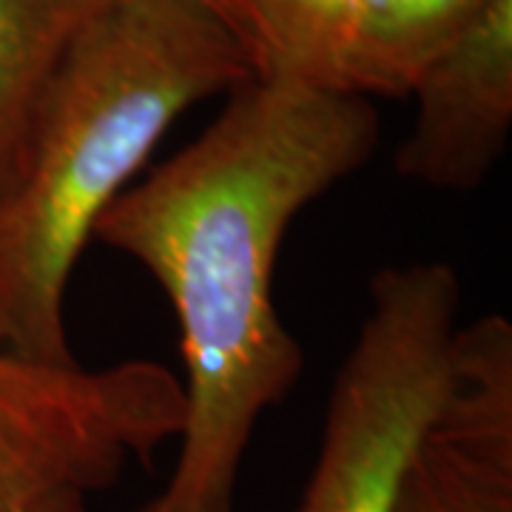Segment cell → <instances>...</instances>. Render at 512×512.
I'll return each mask as SVG.
<instances>
[{
  "mask_svg": "<svg viewBox=\"0 0 512 512\" xmlns=\"http://www.w3.org/2000/svg\"><path fill=\"white\" fill-rule=\"evenodd\" d=\"M376 143L365 97L256 77L97 220L94 237L157 279L180 325V450L140 512H237L256 424L305 367L274 305L279 245L293 217L359 171Z\"/></svg>",
  "mask_w": 512,
  "mask_h": 512,
  "instance_id": "1",
  "label": "cell"
},
{
  "mask_svg": "<svg viewBox=\"0 0 512 512\" xmlns=\"http://www.w3.org/2000/svg\"><path fill=\"white\" fill-rule=\"evenodd\" d=\"M251 80L248 49L197 0H111L89 23L43 100L26 180L0 211V348L77 365L66 291L97 220L185 109Z\"/></svg>",
  "mask_w": 512,
  "mask_h": 512,
  "instance_id": "2",
  "label": "cell"
},
{
  "mask_svg": "<svg viewBox=\"0 0 512 512\" xmlns=\"http://www.w3.org/2000/svg\"><path fill=\"white\" fill-rule=\"evenodd\" d=\"M461 282L447 262L382 268L330 393L325 433L296 512H393L439 416Z\"/></svg>",
  "mask_w": 512,
  "mask_h": 512,
  "instance_id": "3",
  "label": "cell"
},
{
  "mask_svg": "<svg viewBox=\"0 0 512 512\" xmlns=\"http://www.w3.org/2000/svg\"><path fill=\"white\" fill-rule=\"evenodd\" d=\"M183 382L160 362L43 365L0 348V512H89L128 461L180 436Z\"/></svg>",
  "mask_w": 512,
  "mask_h": 512,
  "instance_id": "4",
  "label": "cell"
},
{
  "mask_svg": "<svg viewBox=\"0 0 512 512\" xmlns=\"http://www.w3.org/2000/svg\"><path fill=\"white\" fill-rule=\"evenodd\" d=\"M416 123L396 148L404 180L473 191L501 160L512 128V0H490L410 89Z\"/></svg>",
  "mask_w": 512,
  "mask_h": 512,
  "instance_id": "5",
  "label": "cell"
},
{
  "mask_svg": "<svg viewBox=\"0 0 512 512\" xmlns=\"http://www.w3.org/2000/svg\"><path fill=\"white\" fill-rule=\"evenodd\" d=\"M111 0H0V211L15 200L57 69Z\"/></svg>",
  "mask_w": 512,
  "mask_h": 512,
  "instance_id": "6",
  "label": "cell"
},
{
  "mask_svg": "<svg viewBox=\"0 0 512 512\" xmlns=\"http://www.w3.org/2000/svg\"><path fill=\"white\" fill-rule=\"evenodd\" d=\"M393 512H512V416L444 402Z\"/></svg>",
  "mask_w": 512,
  "mask_h": 512,
  "instance_id": "7",
  "label": "cell"
},
{
  "mask_svg": "<svg viewBox=\"0 0 512 512\" xmlns=\"http://www.w3.org/2000/svg\"><path fill=\"white\" fill-rule=\"evenodd\" d=\"M490 0H359L345 92L402 97Z\"/></svg>",
  "mask_w": 512,
  "mask_h": 512,
  "instance_id": "8",
  "label": "cell"
},
{
  "mask_svg": "<svg viewBox=\"0 0 512 512\" xmlns=\"http://www.w3.org/2000/svg\"><path fill=\"white\" fill-rule=\"evenodd\" d=\"M245 12L256 77L345 92L359 0H245Z\"/></svg>",
  "mask_w": 512,
  "mask_h": 512,
  "instance_id": "9",
  "label": "cell"
},
{
  "mask_svg": "<svg viewBox=\"0 0 512 512\" xmlns=\"http://www.w3.org/2000/svg\"><path fill=\"white\" fill-rule=\"evenodd\" d=\"M205 9H211L217 18L239 37V43L248 49V55L254 60L251 52V26H248V12H245V0H197Z\"/></svg>",
  "mask_w": 512,
  "mask_h": 512,
  "instance_id": "10",
  "label": "cell"
}]
</instances>
